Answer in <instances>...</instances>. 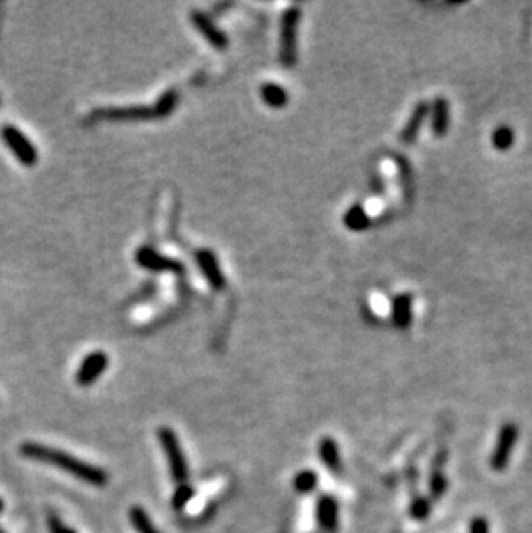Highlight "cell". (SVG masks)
Instances as JSON below:
<instances>
[{"instance_id":"6da1fadb","label":"cell","mask_w":532,"mask_h":533,"mask_svg":"<svg viewBox=\"0 0 532 533\" xmlns=\"http://www.w3.org/2000/svg\"><path fill=\"white\" fill-rule=\"evenodd\" d=\"M21 454L28 459H33V461L47 463L61 468L66 473L73 474V477L93 485V487H104L107 484V473L102 468L79 461V459L73 458L68 452L59 451V449L47 447V445L35 444V442H26V444L21 445Z\"/></svg>"},{"instance_id":"7a4b0ae2","label":"cell","mask_w":532,"mask_h":533,"mask_svg":"<svg viewBox=\"0 0 532 533\" xmlns=\"http://www.w3.org/2000/svg\"><path fill=\"white\" fill-rule=\"evenodd\" d=\"M158 437H159V442H161L162 449H165L166 458H168L173 480H175L178 485L187 484L189 470H187L185 456H183V451L182 447H180L178 437L175 435V431L168 426H161L158 431Z\"/></svg>"},{"instance_id":"3957f363","label":"cell","mask_w":532,"mask_h":533,"mask_svg":"<svg viewBox=\"0 0 532 533\" xmlns=\"http://www.w3.org/2000/svg\"><path fill=\"white\" fill-rule=\"evenodd\" d=\"M176 93L166 92L159 99V102L154 107H126V109H109V111L100 112V118H114V119H151L162 118L168 116L176 106Z\"/></svg>"},{"instance_id":"277c9868","label":"cell","mask_w":532,"mask_h":533,"mask_svg":"<svg viewBox=\"0 0 532 533\" xmlns=\"http://www.w3.org/2000/svg\"><path fill=\"white\" fill-rule=\"evenodd\" d=\"M517 442H519V426L513 422L503 423L496 437V444L491 454V468L496 473H501L506 470L510 459H512V452L515 451Z\"/></svg>"},{"instance_id":"5b68a950","label":"cell","mask_w":532,"mask_h":533,"mask_svg":"<svg viewBox=\"0 0 532 533\" xmlns=\"http://www.w3.org/2000/svg\"><path fill=\"white\" fill-rule=\"evenodd\" d=\"M299 7H291L284 14L282 20V47L280 59L287 68L296 64V38H298V23H299Z\"/></svg>"},{"instance_id":"8992f818","label":"cell","mask_w":532,"mask_h":533,"mask_svg":"<svg viewBox=\"0 0 532 533\" xmlns=\"http://www.w3.org/2000/svg\"><path fill=\"white\" fill-rule=\"evenodd\" d=\"M107 354L106 353H92L83 359L82 366L78 369V375H76V382L82 387H89L99 378L104 373V369L107 368Z\"/></svg>"},{"instance_id":"52a82bcc","label":"cell","mask_w":532,"mask_h":533,"mask_svg":"<svg viewBox=\"0 0 532 533\" xmlns=\"http://www.w3.org/2000/svg\"><path fill=\"white\" fill-rule=\"evenodd\" d=\"M429 112H430L429 102H425V100H420V102H417V106H415L413 111H411V116L408 118L406 125H404V128L401 130L400 133L401 142H403L404 145H411L417 142L420 132H422L423 123H425V119L429 118Z\"/></svg>"},{"instance_id":"ba28073f","label":"cell","mask_w":532,"mask_h":533,"mask_svg":"<svg viewBox=\"0 0 532 533\" xmlns=\"http://www.w3.org/2000/svg\"><path fill=\"white\" fill-rule=\"evenodd\" d=\"M451 109L450 102H448L446 97H436L434 102L430 104V130H432L434 135L437 139L444 137L450 130V121H451Z\"/></svg>"},{"instance_id":"9c48e42d","label":"cell","mask_w":532,"mask_h":533,"mask_svg":"<svg viewBox=\"0 0 532 533\" xmlns=\"http://www.w3.org/2000/svg\"><path fill=\"white\" fill-rule=\"evenodd\" d=\"M390 316L396 328L406 330L413 321V297L411 293H400L393 299Z\"/></svg>"},{"instance_id":"30bf717a","label":"cell","mask_w":532,"mask_h":533,"mask_svg":"<svg viewBox=\"0 0 532 533\" xmlns=\"http://www.w3.org/2000/svg\"><path fill=\"white\" fill-rule=\"evenodd\" d=\"M317 518L320 527L324 528L327 533H335L337 532V523H339V506L337 500L330 495H324L318 500L317 506Z\"/></svg>"},{"instance_id":"8fae6325","label":"cell","mask_w":532,"mask_h":533,"mask_svg":"<svg viewBox=\"0 0 532 533\" xmlns=\"http://www.w3.org/2000/svg\"><path fill=\"white\" fill-rule=\"evenodd\" d=\"M190 17H192V23L195 24V28H197V30L206 36V40H208L213 47H216V49H227L228 45L227 35L222 33V31L213 24V21L209 20L208 16H204V14L199 13V10H194V13L190 14Z\"/></svg>"},{"instance_id":"7c38bea8","label":"cell","mask_w":532,"mask_h":533,"mask_svg":"<svg viewBox=\"0 0 532 533\" xmlns=\"http://www.w3.org/2000/svg\"><path fill=\"white\" fill-rule=\"evenodd\" d=\"M6 140L10 145V148L14 150V154L24 162V164H33L37 161V152H35L33 145L24 139V135L21 132L14 128L6 130Z\"/></svg>"},{"instance_id":"4fadbf2b","label":"cell","mask_w":532,"mask_h":533,"mask_svg":"<svg viewBox=\"0 0 532 533\" xmlns=\"http://www.w3.org/2000/svg\"><path fill=\"white\" fill-rule=\"evenodd\" d=\"M197 261L202 273L209 280V284L218 290L223 288L225 286V278H223L222 271H220V264L216 261L215 254L209 252V250H201V252H197Z\"/></svg>"},{"instance_id":"5bb4252c","label":"cell","mask_w":532,"mask_h":533,"mask_svg":"<svg viewBox=\"0 0 532 533\" xmlns=\"http://www.w3.org/2000/svg\"><path fill=\"white\" fill-rule=\"evenodd\" d=\"M318 452H320V459L321 463L327 466V470L330 473L339 474L342 470V463H341V454H339V445L334 438L325 437L321 438L320 445H318Z\"/></svg>"},{"instance_id":"9a60e30c","label":"cell","mask_w":532,"mask_h":533,"mask_svg":"<svg viewBox=\"0 0 532 533\" xmlns=\"http://www.w3.org/2000/svg\"><path fill=\"white\" fill-rule=\"evenodd\" d=\"M137 261H139L140 266L149 268V270L159 271V270H178L180 264L175 261L168 259V257H162L161 254H158L152 249H140L137 252Z\"/></svg>"},{"instance_id":"2e32d148","label":"cell","mask_w":532,"mask_h":533,"mask_svg":"<svg viewBox=\"0 0 532 533\" xmlns=\"http://www.w3.org/2000/svg\"><path fill=\"white\" fill-rule=\"evenodd\" d=\"M370 217L367 216V213H365V209L361 208L360 204L353 206V208L346 213V216H344V224L353 231L367 230V228L370 226Z\"/></svg>"},{"instance_id":"e0dca14e","label":"cell","mask_w":532,"mask_h":533,"mask_svg":"<svg viewBox=\"0 0 532 533\" xmlns=\"http://www.w3.org/2000/svg\"><path fill=\"white\" fill-rule=\"evenodd\" d=\"M261 97L263 100L271 107H284L287 104L289 95L282 86L273 85V83H268V85H263L261 88Z\"/></svg>"},{"instance_id":"ac0fdd59","label":"cell","mask_w":532,"mask_h":533,"mask_svg":"<svg viewBox=\"0 0 532 533\" xmlns=\"http://www.w3.org/2000/svg\"><path fill=\"white\" fill-rule=\"evenodd\" d=\"M491 142H493V147L496 150L506 152L508 148H512L513 142H515V132L506 125L498 126V128L494 130L493 137H491Z\"/></svg>"},{"instance_id":"d6986e66","label":"cell","mask_w":532,"mask_h":533,"mask_svg":"<svg viewBox=\"0 0 532 533\" xmlns=\"http://www.w3.org/2000/svg\"><path fill=\"white\" fill-rule=\"evenodd\" d=\"M429 488H430V495L434 499H441L448 490V478L444 474L443 466H434L432 474H430L429 480Z\"/></svg>"},{"instance_id":"ffe728a7","label":"cell","mask_w":532,"mask_h":533,"mask_svg":"<svg viewBox=\"0 0 532 533\" xmlns=\"http://www.w3.org/2000/svg\"><path fill=\"white\" fill-rule=\"evenodd\" d=\"M130 520H132L133 527H135V530L139 533H158L142 507H132V511H130Z\"/></svg>"},{"instance_id":"44dd1931","label":"cell","mask_w":532,"mask_h":533,"mask_svg":"<svg viewBox=\"0 0 532 533\" xmlns=\"http://www.w3.org/2000/svg\"><path fill=\"white\" fill-rule=\"evenodd\" d=\"M318 484V477L314 471L304 470L301 473L296 474L294 478V487L299 494H310L311 490H314Z\"/></svg>"},{"instance_id":"7402d4cb","label":"cell","mask_w":532,"mask_h":533,"mask_svg":"<svg viewBox=\"0 0 532 533\" xmlns=\"http://www.w3.org/2000/svg\"><path fill=\"white\" fill-rule=\"evenodd\" d=\"M192 497H194V488L189 487L187 484L178 485V488H176L175 494H173V499H172L173 509H176V511L183 509V507L189 504V500Z\"/></svg>"},{"instance_id":"603a6c76","label":"cell","mask_w":532,"mask_h":533,"mask_svg":"<svg viewBox=\"0 0 532 533\" xmlns=\"http://www.w3.org/2000/svg\"><path fill=\"white\" fill-rule=\"evenodd\" d=\"M410 514L413 520H425L427 516L430 514V502L423 497H413L410 506Z\"/></svg>"},{"instance_id":"cb8c5ba5","label":"cell","mask_w":532,"mask_h":533,"mask_svg":"<svg viewBox=\"0 0 532 533\" xmlns=\"http://www.w3.org/2000/svg\"><path fill=\"white\" fill-rule=\"evenodd\" d=\"M469 533H491L489 521L484 516H476L470 520L469 523Z\"/></svg>"},{"instance_id":"d4e9b609","label":"cell","mask_w":532,"mask_h":533,"mask_svg":"<svg viewBox=\"0 0 532 533\" xmlns=\"http://www.w3.org/2000/svg\"><path fill=\"white\" fill-rule=\"evenodd\" d=\"M49 530L50 533H76L75 530H71V528H68L56 514H50L49 516Z\"/></svg>"},{"instance_id":"484cf974","label":"cell","mask_w":532,"mask_h":533,"mask_svg":"<svg viewBox=\"0 0 532 533\" xmlns=\"http://www.w3.org/2000/svg\"><path fill=\"white\" fill-rule=\"evenodd\" d=\"M2 509H3V502H2V499H0V513H2ZM0 533H3V532L0 530Z\"/></svg>"}]
</instances>
